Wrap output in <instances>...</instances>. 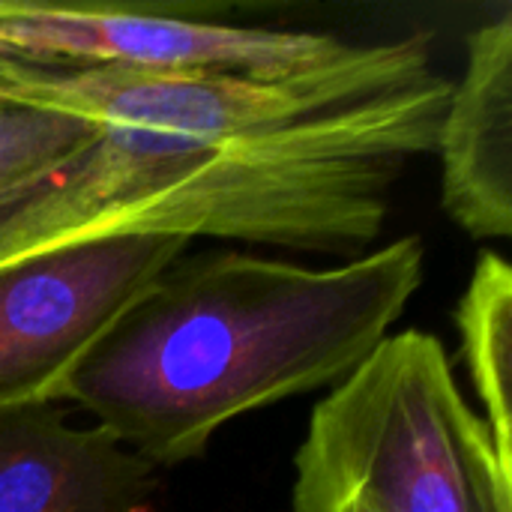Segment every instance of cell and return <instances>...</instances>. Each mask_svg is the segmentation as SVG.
Segmentation results:
<instances>
[{
  "label": "cell",
  "instance_id": "6da1fadb",
  "mask_svg": "<svg viewBox=\"0 0 512 512\" xmlns=\"http://www.w3.org/2000/svg\"><path fill=\"white\" fill-rule=\"evenodd\" d=\"M423 279L417 234L336 267L240 249L183 255L75 366L60 405L156 468L201 459L234 417L342 384Z\"/></svg>",
  "mask_w": 512,
  "mask_h": 512
},
{
  "label": "cell",
  "instance_id": "7a4b0ae2",
  "mask_svg": "<svg viewBox=\"0 0 512 512\" xmlns=\"http://www.w3.org/2000/svg\"><path fill=\"white\" fill-rule=\"evenodd\" d=\"M450 90L432 72L399 93L222 144L102 129L84 153L0 201V267L129 234L357 252L384 231L405 159L435 150Z\"/></svg>",
  "mask_w": 512,
  "mask_h": 512
},
{
  "label": "cell",
  "instance_id": "3957f363",
  "mask_svg": "<svg viewBox=\"0 0 512 512\" xmlns=\"http://www.w3.org/2000/svg\"><path fill=\"white\" fill-rule=\"evenodd\" d=\"M348 498L372 512H512V471L438 336L390 333L315 405L291 512Z\"/></svg>",
  "mask_w": 512,
  "mask_h": 512
},
{
  "label": "cell",
  "instance_id": "277c9868",
  "mask_svg": "<svg viewBox=\"0 0 512 512\" xmlns=\"http://www.w3.org/2000/svg\"><path fill=\"white\" fill-rule=\"evenodd\" d=\"M429 75V36L417 33L396 42L351 45L327 66L282 78L0 57V99L156 144H222L399 93Z\"/></svg>",
  "mask_w": 512,
  "mask_h": 512
},
{
  "label": "cell",
  "instance_id": "5b68a950",
  "mask_svg": "<svg viewBox=\"0 0 512 512\" xmlns=\"http://www.w3.org/2000/svg\"><path fill=\"white\" fill-rule=\"evenodd\" d=\"M189 243L171 234H129L0 267V408L60 405L75 366Z\"/></svg>",
  "mask_w": 512,
  "mask_h": 512
},
{
  "label": "cell",
  "instance_id": "8992f818",
  "mask_svg": "<svg viewBox=\"0 0 512 512\" xmlns=\"http://www.w3.org/2000/svg\"><path fill=\"white\" fill-rule=\"evenodd\" d=\"M351 51L330 33L231 27L99 6L0 0V57L147 72H240L282 78Z\"/></svg>",
  "mask_w": 512,
  "mask_h": 512
},
{
  "label": "cell",
  "instance_id": "52a82bcc",
  "mask_svg": "<svg viewBox=\"0 0 512 512\" xmlns=\"http://www.w3.org/2000/svg\"><path fill=\"white\" fill-rule=\"evenodd\" d=\"M159 468L51 405L0 408V512H153Z\"/></svg>",
  "mask_w": 512,
  "mask_h": 512
},
{
  "label": "cell",
  "instance_id": "ba28073f",
  "mask_svg": "<svg viewBox=\"0 0 512 512\" xmlns=\"http://www.w3.org/2000/svg\"><path fill=\"white\" fill-rule=\"evenodd\" d=\"M435 153L447 216L474 240H510L512 9L468 36L465 72L450 90Z\"/></svg>",
  "mask_w": 512,
  "mask_h": 512
},
{
  "label": "cell",
  "instance_id": "9c48e42d",
  "mask_svg": "<svg viewBox=\"0 0 512 512\" xmlns=\"http://www.w3.org/2000/svg\"><path fill=\"white\" fill-rule=\"evenodd\" d=\"M462 360L483 405L501 465L512 471V267L498 252H480L456 306Z\"/></svg>",
  "mask_w": 512,
  "mask_h": 512
},
{
  "label": "cell",
  "instance_id": "30bf717a",
  "mask_svg": "<svg viewBox=\"0 0 512 512\" xmlns=\"http://www.w3.org/2000/svg\"><path fill=\"white\" fill-rule=\"evenodd\" d=\"M99 135L102 129L69 114L0 99V177L54 171Z\"/></svg>",
  "mask_w": 512,
  "mask_h": 512
},
{
  "label": "cell",
  "instance_id": "8fae6325",
  "mask_svg": "<svg viewBox=\"0 0 512 512\" xmlns=\"http://www.w3.org/2000/svg\"><path fill=\"white\" fill-rule=\"evenodd\" d=\"M48 174L51 171H45V174H12V177H0V201L9 198V195H15V192H21V189H27V186H33V183H39Z\"/></svg>",
  "mask_w": 512,
  "mask_h": 512
},
{
  "label": "cell",
  "instance_id": "7c38bea8",
  "mask_svg": "<svg viewBox=\"0 0 512 512\" xmlns=\"http://www.w3.org/2000/svg\"><path fill=\"white\" fill-rule=\"evenodd\" d=\"M294 512H372L363 501L357 498H348V501H336V504H327V507H315V510H294Z\"/></svg>",
  "mask_w": 512,
  "mask_h": 512
}]
</instances>
